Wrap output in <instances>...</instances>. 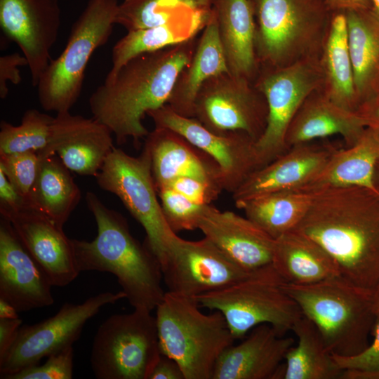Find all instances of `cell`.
<instances>
[{
	"label": "cell",
	"instance_id": "1",
	"mask_svg": "<svg viewBox=\"0 0 379 379\" xmlns=\"http://www.w3.org/2000/svg\"><path fill=\"white\" fill-rule=\"evenodd\" d=\"M312 193L311 206L294 230L319 244L341 277L374 293L379 286V208L373 206L379 193L359 186Z\"/></svg>",
	"mask_w": 379,
	"mask_h": 379
},
{
	"label": "cell",
	"instance_id": "2",
	"mask_svg": "<svg viewBox=\"0 0 379 379\" xmlns=\"http://www.w3.org/2000/svg\"><path fill=\"white\" fill-rule=\"evenodd\" d=\"M197 36L133 58L92 93V117L110 130L118 145L132 139L138 147L147 136L142 119L167 104L178 74L194 53Z\"/></svg>",
	"mask_w": 379,
	"mask_h": 379
},
{
	"label": "cell",
	"instance_id": "3",
	"mask_svg": "<svg viewBox=\"0 0 379 379\" xmlns=\"http://www.w3.org/2000/svg\"><path fill=\"white\" fill-rule=\"evenodd\" d=\"M86 203L95 218L97 235L89 241L72 239L78 270L114 274L134 309L152 312L166 293L159 261L147 244L133 237L126 220L94 192L86 193Z\"/></svg>",
	"mask_w": 379,
	"mask_h": 379
},
{
	"label": "cell",
	"instance_id": "4",
	"mask_svg": "<svg viewBox=\"0 0 379 379\" xmlns=\"http://www.w3.org/2000/svg\"><path fill=\"white\" fill-rule=\"evenodd\" d=\"M283 287L317 326L331 354L353 356L369 345L378 319L373 292L341 276L310 284L286 282Z\"/></svg>",
	"mask_w": 379,
	"mask_h": 379
},
{
	"label": "cell",
	"instance_id": "5",
	"mask_svg": "<svg viewBox=\"0 0 379 379\" xmlns=\"http://www.w3.org/2000/svg\"><path fill=\"white\" fill-rule=\"evenodd\" d=\"M199 307L195 298L168 291L156 307L160 351L178 362L185 379H212L218 357L235 340L220 311Z\"/></svg>",
	"mask_w": 379,
	"mask_h": 379
},
{
	"label": "cell",
	"instance_id": "6",
	"mask_svg": "<svg viewBox=\"0 0 379 379\" xmlns=\"http://www.w3.org/2000/svg\"><path fill=\"white\" fill-rule=\"evenodd\" d=\"M260 68L320 58L331 13L324 0H251Z\"/></svg>",
	"mask_w": 379,
	"mask_h": 379
},
{
	"label": "cell",
	"instance_id": "7",
	"mask_svg": "<svg viewBox=\"0 0 379 379\" xmlns=\"http://www.w3.org/2000/svg\"><path fill=\"white\" fill-rule=\"evenodd\" d=\"M118 0H88L72 26L66 46L41 74L37 94L41 107L68 112L79 99L87 65L107 43L116 24Z\"/></svg>",
	"mask_w": 379,
	"mask_h": 379
},
{
	"label": "cell",
	"instance_id": "8",
	"mask_svg": "<svg viewBox=\"0 0 379 379\" xmlns=\"http://www.w3.org/2000/svg\"><path fill=\"white\" fill-rule=\"evenodd\" d=\"M286 282L270 264L227 287L195 299L200 307L222 314L235 340L263 324L272 326L283 336L303 316L297 302L284 289Z\"/></svg>",
	"mask_w": 379,
	"mask_h": 379
},
{
	"label": "cell",
	"instance_id": "9",
	"mask_svg": "<svg viewBox=\"0 0 379 379\" xmlns=\"http://www.w3.org/2000/svg\"><path fill=\"white\" fill-rule=\"evenodd\" d=\"M98 185L116 195L146 232V244L161 267L178 237L163 213L154 182L151 159L144 145L138 157L114 147L96 175Z\"/></svg>",
	"mask_w": 379,
	"mask_h": 379
},
{
	"label": "cell",
	"instance_id": "10",
	"mask_svg": "<svg viewBox=\"0 0 379 379\" xmlns=\"http://www.w3.org/2000/svg\"><path fill=\"white\" fill-rule=\"evenodd\" d=\"M161 353L155 317L149 310L134 309L100 324L91 364L98 379H148Z\"/></svg>",
	"mask_w": 379,
	"mask_h": 379
},
{
	"label": "cell",
	"instance_id": "11",
	"mask_svg": "<svg viewBox=\"0 0 379 379\" xmlns=\"http://www.w3.org/2000/svg\"><path fill=\"white\" fill-rule=\"evenodd\" d=\"M324 76L319 58H308L279 68H260L254 85L265 95L268 116L266 128L255 142L260 168L288 149L285 137L289 125L305 100L322 88Z\"/></svg>",
	"mask_w": 379,
	"mask_h": 379
},
{
	"label": "cell",
	"instance_id": "12",
	"mask_svg": "<svg viewBox=\"0 0 379 379\" xmlns=\"http://www.w3.org/2000/svg\"><path fill=\"white\" fill-rule=\"evenodd\" d=\"M122 298H126L123 291L101 293L81 304L65 303L54 316L39 323L21 326L12 345L0 356L1 378L37 365L43 358L72 346L89 319L104 305Z\"/></svg>",
	"mask_w": 379,
	"mask_h": 379
},
{
	"label": "cell",
	"instance_id": "13",
	"mask_svg": "<svg viewBox=\"0 0 379 379\" xmlns=\"http://www.w3.org/2000/svg\"><path fill=\"white\" fill-rule=\"evenodd\" d=\"M268 106L254 83L224 72L207 79L198 92L194 115L211 131H241L258 140L265 131Z\"/></svg>",
	"mask_w": 379,
	"mask_h": 379
},
{
	"label": "cell",
	"instance_id": "14",
	"mask_svg": "<svg viewBox=\"0 0 379 379\" xmlns=\"http://www.w3.org/2000/svg\"><path fill=\"white\" fill-rule=\"evenodd\" d=\"M147 115L152 119L154 127L174 131L210 156L219 167L223 190L234 192L260 168L256 140L244 132L211 131L196 118L182 117L167 104Z\"/></svg>",
	"mask_w": 379,
	"mask_h": 379
},
{
	"label": "cell",
	"instance_id": "15",
	"mask_svg": "<svg viewBox=\"0 0 379 379\" xmlns=\"http://www.w3.org/2000/svg\"><path fill=\"white\" fill-rule=\"evenodd\" d=\"M168 291L195 298L227 287L248 276L211 241L178 236L161 266Z\"/></svg>",
	"mask_w": 379,
	"mask_h": 379
},
{
	"label": "cell",
	"instance_id": "16",
	"mask_svg": "<svg viewBox=\"0 0 379 379\" xmlns=\"http://www.w3.org/2000/svg\"><path fill=\"white\" fill-rule=\"evenodd\" d=\"M60 25L59 0H0V27L27 60L33 86L51 60Z\"/></svg>",
	"mask_w": 379,
	"mask_h": 379
},
{
	"label": "cell",
	"instance_id": "17",
	"mask_svg": "<svg viewBox=\"0 0 379 379\" xmlns=\"http://www.w3.org/2000/svg\"><path fill=\"white\" fill-rule=\"evenodd\" d=\"M25 248L40 266L53 286L63 287L80 272L72 239L63 229L40 211L29 207L18 210L0 208Z\"/></svg>",
	"mask_w": 379,
	"mask_h": 379
},
{
	"label": "cell",
	"instance_id": "18",
	"mask_svg": "<svg viewBox=\"0 0 379 379\" xmlns=\"http://www.w3.org/2000/svg\"><path fill=\"white\" fill-rule=\"evenodd\" d=\"M114 147L106 126L68 111L57 113L48 145L38 154L57 155L70 171L96 177Z\"/></svg>",
	"mask_w": 379,
	"mask_h": 379
},
{
	"label": "cell",
	"instance_id": "19",
	"mask_svg": "<svg viewBox=\"0 0 379 379\" xmlns=\"http://www.w3.org/2000/svg\"><path fill=\"white\" fill-rule=\"evenodd\" d=\"M198 229L227 258L247 272L272 264L275 239L246 216L206 205Z\"/></svg>",
	"mask_w": 379,
	"mask_h": 379
},
{
	"label": "cell",
	"instance_id": "20",
	"mask_svg": "<svg viewBox=\"0 0 379 379\" xmlns=\"http://www.w3.org/2000/svg\"><path fill=\"white\" fill-rule=\"evenodd\" d=\"M338 149L310 141L294 145L253 172L232 192L235 204L267 193L296 190L312 181Z\"/></svg>",
	"mask_w": 379,
	"mask_h": 379
},
{
	"label": "cell",
	"instance_id": "21",
	"mask_svg": "<svg viewBox=\"0 0 379 379\" xmlns=\"http://www.w3.org/2000/svg\"><path fill=\"white\" fill-rule=\"evenodd\" d=\"M48 278L16 236L11 224L0 221V299L18 312L54 302Z\"/></svg>",
	"mask_w": 379,
	"mask_h": 379
},
{
	"label": "cell",
	"instance_id": "22",
	"mask_svg": "<svg viewBox=\"0 0 379 379\" xmlns=\"http://www.w3.org/2000/svg\"><path fill=\"white\" fill-rule=\"evenodd\" d=\"M294 342L269 324L258 325L244 341L221 353L212 379L283 378L284 367L281 365Z\"/></svg>",
	"mask_w": 379,
	"mask_h": 379
},
{
	"label": "cell",
	"instance_id": "23",
	"mask_svg": "<svg viewBox=\"0 0 379 379\" xmlns=\"http://www.w3.org/2000/svg\"><path fill=\"white\" fill-rule=\"evenodd\" d=\"M157 190L179 177L210 182L222 190L217 163L183 136L173 130L154 127L145 138Z\"/></svg>",
	"mask_w": 379,
	"mask_h": 379
},
{
	"label": "cell",
	"instance_id": "24",
	"mask_svg": "<svg viewBox=\"0 0 379 379\" xmlns=\"http://www.w3.org/2000/svg\"><path fill=\"white\" fill-rule=\"evenodd\" d=\"M367 119L331 101L321 91L312 92L302 102L291 121L285 137L291 147L333 135L343 137L347 147L356 144L362 136Z\"/></svg>",
	"mask_w": 379,
	"mask_h": 379
},
{
	"label": "cell",
	"instance_id": "25",
	"mask_svg": "<svg viewBox=\"0 0 379 379\" xmlns=\"http://www.w3.org/2000/svg\"><path fill=\"white\" fill-rule=\"evenodd\" d=\"M230 73L254 83L259 73L251 0H210Z\"/></svg>",
	"mask_w": 379,
	"mask_h": 379
},
{
	"label": "cell",
	"instance_id": "26",
	"mask_svg": "<svg viewBox=\"0 0 379 379\" xmlns=\"http://www.w3.org/2000/svg\"><path fill=\"white\" fill-rule=\"evenodd\" d=\"M230 72L221 45L215 15L210 8L208 21L190 61L178 76L167 105L177 114L194 117L198 92L209 78Z\"/></svg>",
	"mask_w": 379,
	"mask_h": 379
},
{
	"label": "cell",
	"instance_id": "27",
	"mask_svg": "<svg viewBox=\"0 0 379 379\" xmlns=\"http://www.w3.org/2000/svg\"><path fill=\"white\" fill-rule=\"evenodd\" d=\"M369 128L356 144L338 149L312 181L296 190L314 192L329 187L359 186L377 191L373 177L379 160V131Z\"/></svg>",
	"mask_w": 379,
	"mask_h": 379
},
{
	"label": "cell",
	"instance_id": "28",
	"mask_svg": "<svg viewBox=\"0 0 379 379\" xmlns=\"http://www.w3.org/2000/svg\"><path fill=\"white\" fill-rule=\"evenodd\" d=\"M272 265L287 283L294 284L340 276L331 256L315 241L295 230L275 239Z\"/></svg>",
	"mask_w": 379,
	"mask_h": 379
},
{
	"label": "cell",
	"instance_id": "29",
	"mask_svg": "<svg viewBox=\"0 0 379 379\" xmlns=\"http://www.w3.org/2000/svg\"><path fill=\"white\" fill-rule=\"evenodd\" d=\"M344 13L360 109L376 96L379 79V18L372 10L350 9Z\"/></svg>",
	"mask_w": 379,
	"mask_h": 379
},
{
	"label": "cell",
	"instance_id": "30",
	"mask_svg": "<svg viewBox=\"0 0 379 379\" xmlns=\"http://www.w3.org/2000/svg\"><path fill=\"white\" fill-rule=\"evenodd\" d=\"M319 60L324 76L323 93L338 105L359 113L344 11L331 13Z\"/></svg>",
	"mask_w": 379,
	"mask_h": 379
},
{
	"label": "cell",
	"instance_id": "31",
	"mask_svg": "<svg viewBox=\"0 0 379 379\" xmlns=\"http://www.w3.org/2000/svg\"><path fill=\"white\" fill-rule=\"evenodd\" d=\"M209 15L210 9L201 8L182 14L162 25L127 32L113 47L112 65L106 77L114 76L123 65L138 55L198 36Z\"/></svg>",
	"mask_w": 379,
	"mask_h": 379
},
{
	"label": "cell",
	"instance_id": "32",
	"mask_svg": "<svg viewBox=\"0 0 379 379\" xmlns=\"http://www.w3.org/2000/svg\"><path fill=\"white\" fill-rule=\"evenodd\" d=\"M39 157L38 174L27 207L40 211L63 229L79 203L81 192L70 171L57 155Z\"/></svg>",
	"mask_w": 379,
	"mask_h": 379
},
{
	"label": "cell",
	"instance_id": "33",
	"mask_svg": "<svg viewBox=\"0 0 379 379\" xmlns=\"http://www.w3.org/2000/svg\"><path fill=\"white\" fill-rule=\"evenodd\" d=\"M313 193L300 190L273 192L236 204L274 239L294 230L309 210Z\"/></svg>",
	"mask_w": 379,
	"mask_h": 379
},
{
	"label": "cell",
	"instance_id": "34",
	"mask_svg": "<svg viewBox=\"0 0 379 379\" xmlns=\"http://www.w3.org/2000/svg\"><path fill=\"white\" fill-rule=\"evenodd\" d=\"M292 331L298 344L288 350L284 360V379H338L343 370L334 361L314 324L304 315Z\"/></svg>",
	"mask_w": 379,
	"mask_h": 379
},
{
	"label": "cell",
	"instance_id": "35",
	"mask_svg": "<svg viewBox=\"0 0 379 379\" xmlns=\"http://www.w3.org/2000/svg\"><path fill=\"white\" fill-rule=\"evenodd\" d=\"M201 8H207L200 0H124L119 5L115 23L130 32L162 25Z\"/></svg>",
	"mask_w": 379,
	"mask_h": 379
},
{
	"label": "cell",
	"instance_id": "36",
	"mask_svg": "<svg viewBox=\"0 0 379 379\" xmlns=\"http://www.w3.org/2000/svg\"><path fill=\"white\" fill-rule=\"evenodd\" d=\"M54 119L29 109L25 111L18 126L1 121L0 154L43 151L48 145Z\"/></svg>",
	"mask_w": 379,
	"mask_h": 379
},
{
	"label": "cell",
	"instance_id": "37",
	"mask_svg": "<svg viewBox=\"0 0 379 379\" xmlns=\"http://www.w3.org/2000/svg\"><path fill=\"white\" fill-rule=\"evenodd\" d=\"M157 190L165 218L175 233L198 229L206 205L196 204L167 187Z\"/></svg>",
	"mask_w": 379,
	"mask_h": 379
},
{
	"label": "cell",
	"instance_id": "38",
	"mask_svg": "<svg viewBox=\"0 0 379 379\" xmlns=\"http://www.w3.org/2000/svg\"><path fill=\"white\" fill-rule=\"evenodd\" d=\"M39 163L40 157L36 152L0 154V169L23 197L26 205Z\"/></svg>",
	"mask_w": 379,
	"mask_h": 379
},
{
	"label": "cell",
	"instance_id": "39",
	"mask_svg": "<svg viewBox=\"0 0 379 379\" xmlns=\"http://www.w3.org/2000/svg\"><path fill=\"white\" fill-rule=\"evenodd\" d=\"M73 356V347L69 346L47 357L43 364L29 366L6 379H71Z\"/></svg>",
	"mask_w": 379,
	"mask_h": 379
},
{
	"label": "cell",
	"instance_id": "40",
	"mask_svg": "<svg viewBox=\"0 0 379 379\" xmlns=\"http://www.w3.org/2000/svg\"><path fill=\"white\" fill-rule=\"evenodd\" d=\"M169 187L190 201L201 205L211 204L223 191L213 183L192 177L175 178L161 187Z\"/></svg>",
	"mask_w": 379,
	"mask_h": 379
},
{
	"label": "cell",
	"instance_id": "41",
	"mask_svg": "<svg viewBox=\"0 0 379 379\" xmlns=\"http://www.w3.org/2000/svg\"><path fill=\"white\" fill-rule=\"evenodd\" d=\"M373 340L360 353L344 357L332 354L333 359L341 370L357 369L370 370L379 368V318L377 319L373 331Z\"/></svg>",
	"mask_w": 379,
	"mask_h": 379
},
{
	"label": "cell",
	"instance_id": "42",
	"mask_svg": "<svg viewBox=\"0 0 379 379\" xmlns=\"http://www.w3.org/2000/svg\"><path fill=\"white\" fill-rule=\"evenodd\" d=\"M28 66L23 54L14 53L0 57V98L5 99L8 94V82L18 85L22 81L19 67Z\"/></svg>",
	"mask_w": 379,
	"mask_h": 379
},
{
	"label": "cell",
	"instance_id": "43",
	"mask_svg": "<svg viewBox=\"0 0 379 379\" xmlns=\"http://www.w3.org/2000/svg\"><path fill=\"white\" fill-rule=\"evenodd\" d=\"M27 207L23 197L0 169V208L18 210Z\"/></svg>",
	"mask_w": 379,
	"mask_h": 379
},
{
	"label": "cell",
	"instance_id": "44",
	"mask_svg": "<svg viewBox=\"0 0 379 379\" xmlns=\"http://www.w3.org/2000/svg\"><path fill=\"white\" fill-rule=\"evenodd\" d=\"M148 379H185V378L178 362L161 353Z\"/></svg>",
	"mask_w": 379,
	"mask_h": 379
},
{
	"label": "cell",
	"instance_id": "45",
	"mask_svg": "<svg viewBox=\"0 0 379 379\" xmlns=\"http://www.w3.org/2000/svg\"><path fill=\"white\" fill-rule=\"evenodd\" d=\"M21 326L22 320L19 318L0 319V356L12 345Z\"/></svg>",
	"mask_w": 379,
	"mask_h": 379
},
{
	"label": "cell",
	"instance_id": "46",
	"mask_svg": "<svg viewBox=\"0 0 379 379\" xmlns=\"http://www.w3.org/2000/svg\"><path fill=\"white\" fill-rule=\"evenodd\" d=\"M331 13L350 9L372 10L371 0H324Z\"/></svg>",
	"mask_w": 379,
	"mask_h": 379
},
{
	"label": "cell",
	"instance_id": "47",
	"mask_svg": "<svg viewBox=\"0 0 379 379\" xmlns=\"http://www.w3.org/2000/svg\"><path fill=\"white\" fill-rule=\"evenodd\" d=\"M359 113L368 121V126L379 131V97L363 105Z\"/></svg>",
	"mask_w": 379,
	"mask_h": 379
},
{
	"label": "cell",
	"instance_id": "48",
	"mask_svg": "<svg viewBox=\"0 0 379 379\" xmlns=\"http://www.w3.org/2000/svg\"><path fill=\"white\" fill-rule=\"evenodd\" d=\"M341 379H379V368L370 370H343Z\"/></svg>",
	"mask_w": 379,
	"mask_h": 379
},
{
	"label": "cell",
	"instance_id": "49",
	"mask_svg": "<svg viewBox=\"0 0 379 379\" xmlns=\"http://www.w3.org/2000/svg\"><path fill=\"white\" fill-rule=\"evenodd\" d=\"M18 313V312L13 305L0 299V319L19 318Z\"/></svg>",
	"mask_w": 379,
	"mask_h": 379
},
{
	"label": "cell",
	"instance_id": "50",
	"mask_svg": "<svg viewBox=\"0 0 379 379\" xmlns=\"http://www.w3.org/2000/svg\"><path fill=\"white\" fill-rule=\"evenodd\" d=\"M373 310L377 317L379 318V286L373 293Z\"/></svg>",
	"mask_w": 379,
	"mask_h": 379
},
{
	"label": "cell",
	"instance_id": "51",
	"mask_svg": "<svg viewBox=\"0 0 379 379\" xmlns=\"http://www.w3.org/2000/svg\"><path fill=\"white\" fill-rule=\"evenodd\" d=\"M372 4V11L379 18V0H371Z\"/></svg>",
	"mask_w": 379,
	"mask_h": 379
},
{
	"label": "cell",
	"instance_id": "52",
	"mask_svg": "<svg viewBox=\"0 0 379 379\" xmlns=\"http://www.w3.org/2000/svg\"><path fill=\"white\" fill-rule=\"evenodd\" d=\"M200 1L204 7L210 8V0H200Z\"/></svg>",
	"mask_w": 379,
	"mask_h": 379
},
{
	"label": "cell",
	"instance_id": "53",
	"mask_svg": "<svg viewBox=\"0 0 379 379\" xmlns=\"http://www.w3.org/2000/svg\"><path fill=\"white\" fill-rule=\"evenodd\" d=\"M379 97V79H378V85H377V89H376V96L375 98H378ZM374 98V99H375ZM373 99V100H374ZM372 101V100H371Z\"/></svg>",
	"mask_w": 379,
	"mask_h": 379
},
{
	"label": "cell",
	"instance_id": "54",
	"mask_svg": "<svg viewBox=\"0 0 379 379\" xmlns=\"http://www.w3.org/2000/svg\"><path fill=\"white\" fill-rule=\"evenodd\" d=\"M374 173H379V160L378 161V163L376 164Z\"/></svg>",
	"mask_w": 379,
	"mask_h": 379
}]
</instances>
